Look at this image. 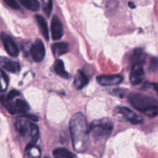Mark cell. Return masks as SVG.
I'll return each instance as SVG.
<instances>
[{"label": "cell", "mask_w": 158, "mask_h": 158, "mask_svg": "<svg viewBox=\"0 0 158 158\" xmlns=\"http://www.w3.org/2000/svg\"><path fill=\"white\" fill-rule=\"evenodd\" d=\"M69 131L73 147L78 153L87 151L89 146V127L85 115L81 113L74 114L69 122Z\"/></svg>", "instance_id": "cell-1"}, {"label": "cell", "mask_w": 158, "mask_h": 158, "mask_svg": "<svg viewBox=\"0 0 158 158\" xmlns=\"http://www.w3.org/2000/svg\"><path fill=\"white\" fill-rule=\"evenodd\" d=\"M128 101L133 107L151 118L158 115V102L153 97L142 94H131Z\"/></svg>", "instance_id": "cell-2"}, {"label": "cell", "mask_w": 158, "mask_h": 158, "mask_svg": "<svg viewBox=\"0 0 158 158\" xmlns=\"http://www.w3.org/2000/svg\"><path fill=\"white\" fill-rule=\"evenodd\" d=\"M114 128L112 121L107 118H102L92 122L89 126V133L96 143L105 141L111 134Z\"/></svg>", "instance_id": "cell-3"}, {"label": "cell", "mask_w": 158, "mask_h": 158, "mask_svg": "<svg viewBox=\"0 0 158 158\" xmlns=\"http://www.w3.org/2000/svg\"><path fill=\"white\" fill-rule=\"evenodd\" d=\"M15 127L22 136L30 138V143L29 144H35L39 137V128L36 124L29 119L20 118L16 120Z\"/></svg>", "instance_id": "cell-4"}, {"label": "cell", "mask_w": 158, "mask_h": 158, "mask_svg": "<svg viewBox=\"0 0 158 158\" xmlns=\"http://www.w3.org/2000/svg\"><path fill=\"white\" fill-rule=\"evenodd\" d=\"M5 105L8 111L12 114H21L26 115L30 109L27 102L21 99H18L14 103H12L11 101L7 102Z\"/></svg>", "instance_id": "cell-5"}, {"label": "cell", "mask_w": 158, "mask_h": 158, "mask_svg": "<svg viewBox=\"0 0 158 158\" xmlns=\"http://www.w3.org/2000/svg\"><path fill=\"white\" fill-rule=\"evenodd\" d=\"M30 52L34 61L37 62V63L43 61L45 55H46V49H45V46L41 40L38 39L35 40L34 44L31 47Z\"/></svg>", "instance_id": "cell-6"}, {"label": "cell", "mask_w": 158, "mask_h": 158, "mask_svg": "<svg viewBox=\"0 0 158 158\" xmlns=\"http://www.w3.org/2000/svg\"><path fill=\"white\" fill-rule=\"evenodd\" d=\"M144 76L143 64L135 63L133 65L131 74H130V80L133 85L140 84L144 79Z\"/></svg>", "instance_id": "cell-7"}, {"label": "cell", "mask_w": 158, "mask_h": 158, "mask_svg": "<svg viewBox=\"0 0 158 158\" xmlns=\"http://www.w3.org/2000/svg\"><path fill=\"white\" fill-rule=\"evenodd\" d=\"M117 110L124 117L125 120H127L128 122L132 123V124L137 125L143 123V119L141 117L137 115V114H135L134 111L130 110L129 108L124 107V106H120V107L118 108Z\"/></svg>", "instance_id": "cell-8"}, {"label": "cell", "mask_w": 158, "mask_h": 158, "mask_svg": "<svg viewBox=\"0 0 158 158\" xmlns=\"http://www.w3.org/2000/svg\"><path fill=\"white\" fill-rule=\"evenodd\" d=\"M2 41L6 52L12 56H17L19 55V49L14 40L6 33H2Z\"/></svg>", "instance_id": "cell-9"}, {"label": "cell", "mask_w": 158, "mask_h": 158, "mask_svg": "<svg viewBox=\"0 0 158 158\" xmlns=\"http://www.w3.org/2000/svg\"><path fill=\"white\" fill-rule=\"evenodd\" d=\"M97 82L102 86H117L123 82V77L120 75H102L97 77Z\"/></svg>", "instance_id": "cell-10"}, {"label": "cell", "mask_w": 158, "mask_h": 158, "mask_svg": "<svg viewBox=\"0 0 158 158\" xmlns=\"http://www.w3.org/2000/svg\"><path fill=\"white\" fill-rule=\"evenodd\" d=\"M51 32L54 40H59L63 35V26L57 16H54L51 22Z\"/></svg>", "instance_id": "cell-11"}, {"label": "cell", "mask_w": 158, "mask_h": 158, "mask_svg": "<svg viewBox=\"0 0 158 158\" xmlns=\"http://www.w3.org/2000/svg\"><path fill=\"white\" fill-rule=\"evenodd\" d=\"M89 83L88 77L82 72L81 70L77 71L75 77H74L73 84L77 89H81L84 88Z\"/></svg>", "instance_id": "cell-12"}, {"label": "cell", "mask_w": 158, "mask_h": 158, "mask_svg": "<svg viewBox=\"0 0 158 158\" xmlns=\"http://www.w3.org/2000/svg\"><path fill=\"white\" fill-rule=\"evenodd\" d=\"M51 48H52V51L54 56H56L64 55L69 52V44L66 42L53 43Z\"/></svg>", "instance_id": "cell-13"}, {"label": "cell", "mask_w": 158, "mask_h": 158, "mask_svg": "<svg viewBox=\"0 0 158 158\" xmlns=\"http://www.w3.org/2000/svg\"><path fill=\"white\" fill-rule=\"evenodd\" d=\"M35 19L38 23L41 33L43 34V35L46 40H49V29H48V25L46 19L42 15H37L35 16Z\"/></svg>", "instance_id": "cell-14"}, {"label": "cell", "mask_w": 158, "mask_h": 158, "mask_svg": "<svg viewBox=\"0 0 158 158\" xmlns=\"http://www.w3.org/2000/svg\"><path fill=\"white\" fill-rule=\"evenodd\" d=\"M54 69H55L56 73L58 74L60 77H63L64 79H69L70 77L69 74L68 73L67 71L65 69L64 63H63V60H56L55 64H54Z\"/></svg>", "instance_id": "cell-15"}, {"label": "cell", "mask_w": 158, "mask_h": 158, "mask_svg": "<svg viewBox=\"0 0 158 158\" xmlns=\"http://www.w3.org/2000/svg\"><path fill=\"white\" fill-rule=\"evenodd\" d=\"M53 156L55 158H77L75 154H73L66 148L55 149L53 151Z\"/></svg>", "instance_id": "cell-16"}, {"label": "cell", "mask_w": 158, "mask_h": 158, "mask_svg": "<svg viewBox=\"0 0 158 158\" xmlns=\"http://www.w3.org/2000/svg\"><path fill=\"white\" fill-rule=\"evenodd\" d=\"M146 55L144 52L141 49H136L133 52L132 57H131V61L135 63H139V64H143L145 61Z\"/></svg>", "instance_id": "cell-17"}, {"label": "cell", "mask_w": 158, "mask_h": 158, "mask_svg": "<svg viewBox=\"0 0 158 158\" xmlns=\"http://www.w3.org/2000/svg\"><path fill=\"white\" fill-rule=\"evenodd\" d=\"M20 3L27 9L36 12L40 9V4L38 0H19Z\"/></svg>", "instance_id": "cell-18"}, {"label": "cell", "mask_w": 158, "mask_h": 158, "mask_svg": "<svg viewBox=\"0 0 158 158\" xmlns=\"http://www.w3.org/2000/svg\"><path fill=\"white\" fill-rule=\"evenodd\" d=\"M4 67L6 70L13 73L19 72L20 70L19 63L15 61H11V60H8L4 63Z\"/></svg>", "instance_id": "cell-19"}, {"label": "cell", "mask_w": 158, "mask_h": 158, "mask_svg": "<svg viewBox=\"0 0 158 158\" xmlns=\"http://www.w3.org/2000/svg\"><path fill=\"white\" fill-rule=\"evenodd\" d=\"M26 151L29 152V158H40V155H41V152L40 150L35 145L29 144L26 148Z\"/></svg>", "instance_id": "cell-20"}, {"label": "cell", "mask_w": 158, "mask_h": 158, "mask_svg": "<svg viewBox=\"0 0 158 158\" xmlns=\"http://www.w3.org/2000/svg\"><path fill=\"white\" fill-rule=\"evenodd\" d=\"M43 9L46 15L49 16L52 10V0H42Z\"/></svg>", "instance_id": "cell-21"}, {"label": "cell", "mask_w": 158, "mask_h": 158, "mask_svg": "<svg viewBox=\"0 0 158 158\" xmlns=\"http://www.w3.org/2000/svg\"><path fill=\"white\" fill-rule=\"evenodd\" d=\"M150 69L156 71L158 69V57H152L150 63Z\"/></svg>", "instance_id": "cell-22"}, {"label": "cell", "mask_w": 158, "mask_h": 158, "mask_svg": "<svg viewBox=\"0 0 158 158\" xmlns=\"http://www.w3.org/2000/svg\"><path fill=\"white\" fill-rule=\"evenodd\" d=\"M127 93V90L123 89H115L113 90V92L111 94L114 96H117V97H123L126 96Z\"/></svg>", "instance_id": "cell-23"}, {"label": "cell", "mask_w": 158, "mask_h": 158, "mask_svg": "<svg viewBox=\"0 0 158 158\" xmlns=\"http://www.w3.org/2000/svg\"><path fill=\"white\" fill-rule=\"evenodd\" d=\"M4 2L9 6L10 8L13 9H19V6L18 2L15 0H4Z\"/></svg>", "instance_id": "cell-24"}, {"label": "cell", "mask_w": 158, "mask_h": 158, "mask_svg": "<svg viewBox=\"0 0 158 158\" xmlns=\"http://www.w3.org/2000/svg\"><path fill=\"white\" fill-rule=\"evenodd\" d=\"M24 117H26L27 119H29V120H31V121L32 122H37L39 120L38 117H36V116L35 115H29V114H26V115H24Z\"/></svg>", "instance_id": "cell-25"}, {"label": "cell", "mask_w": 158, "mask_h": 158, "mask_svg": "<svg viewBox=\"0 0 158 158\" xmlns=\"http://www.w3.org/2000/svg\"><path fill=\"white\" fill-rule=\"evenodd\" d=\"M148 85V87L150 88H152L153 89H154L155 90V92L157 93V95H158V83H149Z\"/></svg>", "instance_id": "cell-26"}, {"label": "cell", "mask_w": 158, "mask_h": 158, "mask_svg": "<svg viewBox=\"0 0 158 158\" xmlns=\"http://www.w3.org/2000/svg\"><path fill=\"white\" fill-rule=\"evenodd\" d=\"M129 6H131V8H134V7H135V6H134V5H133L131 2H129Z\"/></svg>", "instance_id": "cell-27"}, {"label": "cell", "mask_w": 158, "mask_h": 158, "mask_svg": "<svg viewBox=\"0 0 158 158\" xmlns=\"http://www.w3.org/2000/svg\"><path fill=\"white\" fill-rule=\"evenodd\" d=\"M45 158H48V157H45Z\"/></svg>", "instance_id": "cell-28"}]
</instances>
